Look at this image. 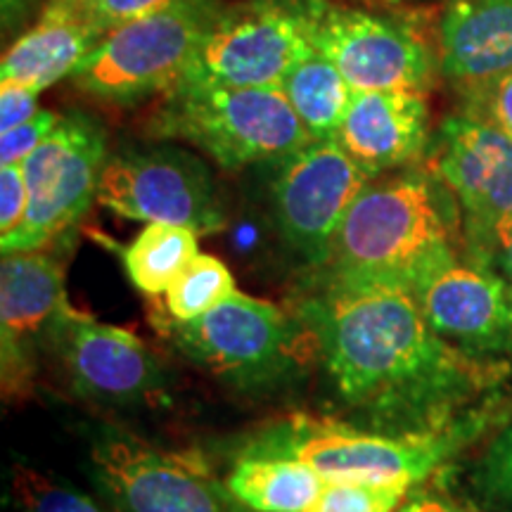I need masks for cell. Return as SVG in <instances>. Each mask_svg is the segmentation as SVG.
I'll list each match as a JSON object with an SVG mask.
<instances>
[{
    "instance_id": "1",
    "label": "cell",
    "mask_w": 512,
    "mask_h": 512,
    "mask_svg": "<svg viewBox=\"0 0 512 512\" xmlns=\"http://www.w3.org/2000/svg\"><path fill=\"white\" fill-rule=\"evenodd\" d=\"M290 311L309 332L339 403L370 430L451 425L498 375L439 337L408 287L313 271Z\"/></svg>"
},
{
    "instance_id": "2",
    "label": "cell",
    "mask_w": 512,
    "mask_h": 512,
    "mask_svg": "<svg viewBox=\"0 0 512 512\" xmlns=\"http://www.w3.org/2000/svg\"><path fill=\"white\" fill-rule=\"evenodd\" d=\"M441 188L437 176L418 169L373 178L347 211L328 266L320 271L418 290L458 261L456 211Z\"/></svg>"
},
{
    "instance_id": "3",
    "label": "cell",
    "mask_w": 512,
    "mask_h": 512,
    "mask_svg": "<svg viewBox=\"0 0 512 512\" xmlns=\"http://www.w3.org/2000/svg\"><path fill=\"white\" fill-rule=\"evenodd\" d=\"M482 413H472L439 430L382 432L370 427L292 413L259 427L240 453L280 456L311 465L325 482L418 486L434 475L484 427Z\"/></svg>"
},
{
    "instance_id": "4",
    "label": "cell",
    "mask_w": 512,
    "mask_h": 512,
    "mask_svg": "<svg viewBox=\"0 0 512 512\" xmlns=\"http://www.w3.org/2000/svg\"><path fill=\"white\" fill-rule=\"evenodd\" d=\"M150 136L185 140L221 169L278 164L311 143L283 88L178 81L150 121Z\"/></svg>"
},
{
    "instance_id": "5",
    "label": "cell",
    "mask_w": 512,
    "mask_h": 512,
    "mask_svg": "<svg viewBox=\"0 0 512 512\" xmlns=\"http://www.w3.org/2000/svg\"><path fill=\"white\" fill-rule=\"evenodd\" d=\"M164 323L185 358L242 394L278 392L316 358L309 332L292 311L240 290L202 318L181 323L169 316Z\"/></svg>"
},
{
    "instance_id": "6",
    "label": "cell",
    "mask_w": 512,
    "mask_h": 512,
    "mask_svg": "<svg viewBox=\"0 0 512 512\" xmlns=\"http://www.w3.org/2000/svg\"><path fill=\"white\" fill-rule=\"evenodd\" d=\"M219 12L216 0H183L124 24L102 38L72 79L91 98L114 105L169 93L188 74Z\"/></svg>"
},
{
    "instance_id": "7",
    "label": "cell",
    "mask_w": 512,
    "mask_h": 512,
    "mask_svg": "<svg viewBox=\"0 0 512 512\" xmlns=\"http://www.w3.org/2000/svg\"><path fill=\"white\" fill-rule=\"evenodd\" d=\"M112 512H235V501L197 451H176L102 427L86 465Z\"/></svg>"
},
{
    "instance_id": "8",
    "label": "cell",
    "mask_w": 512,
    "mask_h": 512,
    "mask_svg": "<svg viewBox=\"0 0 512 512\" xmlns=\"http://www.w3.org/2000/svg\"><path fill=\"white\" fill-rule=\"evenodd\" d=\"M318 5L320 0H245L221 8L183 79L283 88L294 64L316 48Z\"/></svg>"
},
{
    "instance_id": "9",
    "label": "cell",
    "mask_w": 512,
    "mask_h": 512,
    "mask_svg": "<svg viewBox=\"0 0 512 512\" xmlns=\"http://www.w3.org/2000/svg\"><path fill=\"white\" fill-rule=\"evenodd\" d=\"M98 202L124 219L216 233L226 226L219 183L204 159L174 145L128 147L102 166Z\"/></svg>"
},
{
    "instance_id": "10",
    "label": "cell",
    "mask_w": 512,
    "mask_h": 512,
    "mask_svg": "<svg viewBox=\"0 0 512 512\" xmlns=\"http://www.w3.org/2000/svg\"><path fill=\"white\" fill-rule=\"evenodd\" d=\"M107 157V136L98 121L83 112L62 114L55 131L19 164L29 188V211L22 228L0 240L3 256L46 249L72 230L98 200Z\"/></svg>"
},
{
    "instance_id": "11",
    "label": "cell",
    "mask_w": 512,
    "mask_h": 512,
    "mask_svg": "<svg viewBox=\"0 0 512 512\" xmlns=\"http://www.w3.org/2000/svg\"><path fill=\"white\" fill-rule=\"evenodd\" d=\"M271 183L275 228L311 271L328 266L347 211L373 181L347 150L330 140H311L280 159Z\"/></svg>"
},
{
    "instance_id": "12",
    "label": "cell",
    "mask_w": 512,
    "mask_h": 512,
    "mask_svg": "<svg viewBox=\"0 0 512 512\" xmlns=\"http://www.w3.org/2000/svg\"><path fill=\"white\" fill-rule=\"evenodd\" d=\"M434 176L463 211L467 259L482 261L512 216V138L470 114L448 117L434 145Z\"/></svg>"
},
{
    "instance_id": "13",
    "label": "cell",
    "mask_w": 512,
    "mask_h": 512,
    "mask_svg": "<svg viewBox=\"0 0 512 512\" xmlns=\"http://www.w3.org/2000/svg\"><path fill=\"white\" fill-rule=\"evenodd\" d=\"M313 46L337 64L354 93H425L432 81V50L403 19L320 0Z\"/></svg>"
},
{
    "instance_id": "14",
    "label": "cell",
    "mask_w": 512,
    "mask_h": 512,
    "mask_svg": "<svg viewBox=\"0 0 512 512\" xmlns=\"http://www.w3.org/2000/svg\"><path fill=\"white\" fill-rule=\"evenodd\" d=\"M50 349L83 399L117 408L155 406L166 399V373L143 339L98 323L69 306L57 320Z\"/></svg>"
},
{
    "instance_id": "15",
    "label": "cell",
    "mask_w": 512,
    "mask_h": 512,
    "mask_svg": "<svg viewBox=\"0 0 512 512\" xmlns=\"http://www.w3.org/2000/svg\"><path fill=\"white\" fill-rule=\"evenodd\" d=\"M69 309L64 266L48 249L5 254L0 264V335L5 396L27 392L36 354Z\"/></svg>"
},
{
    "instance_id": "16",
    "label": "cell",
    "mask_w": 512,
    "mask_h": 512,
    "mask_svg": "<svg viewBox=\"0 0 512 512\" xmlns=\"http://www.w3.org/2000/svg\"><path fill=\"white\" fill-rule=\"evenodd\" d=\"M415 297L432 330L456 349L475 358L512 354V292L491 266L453 261Z\"/></svg>"
},
{
    "instance_id": "17",
    "label": "cell",
    "mask_w": 512,
    "mask_h": 512,
    "mask_svg": "<svg viewBox=\"0 0 512 512\" xmlns=\"http://www.w3.org/2000/svg\"><path fill=\"white\" fill-rule=\"evenodd\" d=\"M427 121L425 93L356 91L335 138L370 178H377L425 155Z\"/></svg>"
},
{
    "instance_id": "18",
    "label": "cell",
    "mask_w": 512,
    "mask_h": 512,
    "mask_svg": "<svg viewBox=\"0 0 512 512\" xmlns=\"http://www.w3.org/2000/svg\"><path fill=\"white\" fill-rule=\"evenodd\" d=\"M439 69L460 88L512 72V0H451L439 24Z\"/></svg>"
},
{
    "instance_id": "19",
    "label": "cell",
    "mask_w": 512,
    "mask_h": 512,
    "mask_svg": "<svg viewBox=\"0 0 512 512\" xmlns=\"http://www.w3.org/2000/svg\"><path fill=\"white\" fill-rule=\"evenodd\" d=\"M102 38L105 34L81 12L48 3L34 27L5 50L0 83L46 91L64 76H72Z\"/></svg>"
},
{
    "instance_id": "20",
    "label": "cell",
    "mask_w": 512,
    "mask_h": 512,
    "mask_svg": "<svg viewBox=\"0 0 512 512\" xmlns=\"http://www.w3.org/2000/svg\"><path fill=\"white\" fill-rule=\"evenodd\" d=\"M223 484L242 510L309 512L328 482L302 460L240 453Z\"/></svg>"
},
{
    "instance_id": "21",
    "label": "cell",
    "mask_w": 512,
    "mask_h": 512,
    "mask_svg": "<svg viewBox=\"0 0 512 512\" xmlns=\"http://www.w3.org/2000/svg\"><path fill=\"white\" fill-rule=\"evenodd\" d=\"M283 93L311 140L335 138L354 98V88L337 64L318 48L294 64L283 83Z\"/></svg>"
},
{
    "instance_id": "22",
    "label": "cell",
    "mask_w": 512,
    "mask_h": 512,
    "mask_svg": "<svg viewBox=\"0 0 512 512\" xmlns=\"http://www.w3.org/2000/svg\"><path fill=\"white\" fill-rule=\"evenodd\" d=\"M197 254L195 230L169 223H145L136 240L126 247L124 268L140 292L157 297L166 294Z\"/></svg>"
},
{
    "instance_id": "23",
    "label": "cell",
    "mask_w": 512,
    "mask_h": 512,
    "mask_svg": "<svg viewBox=\"0 0 512 512\" xmlns=\"http://www.w3.org/2000/svg\"><path fill=\"white\" fill-rule=\"evenodd\" d=\"M235 292L238 287L228 266L211 254H197L166 290V313L181 323H190L216 309Z\"/></svg>"
},
{
    "instance_id": "24",
    "label": "cell",
    "mask_w": 512,
    "mask_h": 512,
    "mask_svg": "<svg viewBox=\"0 0 512 512\" xmlns=\"http://www.w3.org/2000/svg\"><path fill=\"white\" fill-rule=\"evenodd\" d=\"M12 494L19 512H112L74 486L55 482L29 467L15 472Z\"/></svg>"
},
{
    "instance_id": "25",
    "label": "cell",
    "mask_w": 512,
    "mask_h": 512,
    "mask_svg": "<svg viewBox=\"0 0 512 512\" xmlns=\"http://www.w3.org/2000/svg\"><path fill=\"white\" fill-rule=\"evenodd\" d=\"M411 494L406 484L328 482L309 512H396Z\"/></svg>"
},
{
    "instance_id": "26",
    "label": "cell",
    "mask_w": 512,
    "mask_h": 512,
    "mask_svg": "<svg viewBox=\"0 0 512 512\" xmlns=\"http://www.w3.org/2000/svg\"><path fill=\"white\" fill-rule=\"evenodd\" d=\"M475 484L489 503L512 508V422L486 448L477 465Z\"/></svg>"
},
{
    "instance_id": "27",
    "label": "cell",
    "mask_w": 512,
    "mask_h": 512,
    "mask_svg": "<svg viewBox=\"0 0 512 512\" xmlns=\"http://www.w3.org/2000/svg\"><path fill=\"white\" fill-rule=\"evenodd\" d=\"M465 112L470 117L489 121L512 138V72L496 79L463 86Z\"/></svg>"
},
{
    "instance_id": "28",
    "label": "cell",
    "mask_w": 512,
    "mask_h": 512,
    "mask_svg": "<svg viewBox=\"0 0 512 512\" xmlns=\"http://www.w3.org/2000/svg\"><path fill=\"white\" fill-rule=\"evenodd\" d=\"M178 3H183V0H83L76 12H81L95 29H100L107 36L124 24L157 15V12L174 8Z\"/></svg>"
},
{
    "instance_id": "29",
    "label": "cell",
    "mask_w": 512,
    "mask_h": 512,
    "mask_svg": "<svg viewBox=\"0 0 512 512\" xmlns=\"http://www.w3.org/2000/svg\"><path fill=\"white\" fill-rule=\"evenodd\" d=\"M60 119L62 114L53 110H41L27 124L12 128L8 133H0V166L22 164L55 131Z\"/></svg>"
},
{
    "instance_id": "30",
    "label": "cell",
    "mask_w": 512,
    "mask_h": 512,
    "mask_svg": "<svg viewBox=\"0 0 512 512\" xmlns=\"http://www.w3.org/2000/svg\"><path fill=\"white\" fill-rule=\"evenodd\" d=\"M29 188L19 164L0 166V240L15 235L27 221Z\"/></svg>"
},
{
    "instance_id": "31",
    "label": "cell",
    "mask_w": 512,
    "mask_h": 512,
    "mask_svg": "<svg viewBox=\"0 0 512 512\" xmlns=\"http://www.w3.org/2000/svg\"><path fill=\"white\" fill-rule=\"evenodd\" d=\"M38 110V93L19 83H0V133L27 124Z\"/></svg>"
},
{
    "instance_id": "32",
    "label": "cell",
    "mask_w": 512,
    "mask_h": 512,
    "mask_svg": "<svg viewBox=\"0 0 512 512\" xmlns=\"http://www.w3.org/2000/svg\"><path fill=\"white\" fill-rule=\"evenodd\" d=\"M479 264L494 268L512 292V216L503 223H498L494 240H491L489 245V252H486V256Z\"/></svg>"
},
{
    "instance_id": "33",
    "label": "cell",
    "mask_w": 512,
    "mask_h": 512,
    "mask_svg": "<svg viewBox=\"0 0 512 512\" xmlns=\"http://www.w3.org/2000/svg\"><path fill=\"white\" fill-rule=\"evenodd\" d=\"M396 512H475V510L451 501V498L444 494H427V491H420V494L408 496L406 503H403Z\"/></svg>"
},
{
    "instance_id": "34",
    "label": "cell",
    "mask_w": 512,
    "mask_h": 512,
    "mask_svg": "<svg viewBox=\"0 0 512 512\" xmlns=\"http://www.w3.org/2000/svg\"><path fill=\"white\" fill-rule=\"evenodd\" d=\"M50 5H60V8H69V10H76L83 0H48Z\"/></svg>"
}]
</instances>
